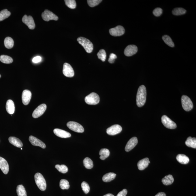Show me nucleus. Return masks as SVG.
Segmentation results:
<instances>
[{
  "mask_svg": "<svg viewBox=\"0 0 196 196\" xmlns=\"http://www.w3.org/2000/svg\"><path fill=\"white\" fill-rule=\"evenodd\" d=\"M146 88L144 85H141L138 88L136 96V103L138 107H141L144 105L146 101Z\"/></svg>",
  "mask_w": 196,
  "mask_h": 196,
  "instance_id": "f257e3e1",
  "label": "nucleus"
},
{
  "mask_svg": "<svg viewBox=\"0 0 196 196\" xmlns=\"http://www.w3.org/2000/svg\"><path fill=\"white\" fill-rule=\"evenodd\" d=\"M77 41L84 47L87 52L91 53L93 51V44L88 39L83 37H80L77 39Z\"/></svg>",
  "mask_w": 196,
  "mask_h": 196,
  "instance_id": "f03ea898",
  "label": "nucleus"
},
{
  "mask_svg": "<svg viewBox=\"0 0 196 196\" xmlns=\"http://www.w3.org/2000/svg\"><path fill=\"white\" fill-rule=\"evenodd\" d=\"M35 180L36 185L39 189L41 191H44L47 187L45 179L40 173H36L35 175Z\"/></svg>",
  "mask_w": 196,
  "mask_h": 196,
  "instance_id": "7ed1b4c3",
  "label": "nucleus"
},
{
  "mask_svg": "<svg viewBox=\"0 0 196 196\" xmlns=\"http://www.w3.org/2000/svg\"><path fill=\"white\" fill-rule=\"evenodd\" d=\"M100 97L97 94L92 92L85 97V101L87 104L95 105L100 102Z\"/></svg>",
  "mask_w": 196,
  "mask_h": 196,
  "instance_id": "20e7f679",
  "label": "nucleus"
},
{
  "mask_svg": "<svg viewBox=\"0 0 196 196\" xmlns=\"http://www.w3.org/2000/svg\"><path fill=\"white\" fill-rule=\"evenodd\" d=\"M182 106L184 110L187 112L192 110L193 104L192 101L189 97L183 95L181 97Z\"/></svg>",
  "mask_w": 196,
  "mask_h": 196,
  "instance_id": "39448f33",
  "label": "nucleus"
},
{
  "mask_svg": "<svg viewBox=\"0 0 196 196\" xmlns=\"http://www.w3.org/2000/svg\"><path fill=\"white\" fill-rule=\"evenodd\" d=\"M67 127L72 131L77 133H82L84 131V127L80 124L75 122L70 121L67 124Z\"/></svg>",
  "mask_w": 196,
  "mask_h": 196,
  "instance_id": "423d86ee",
  "label": "nucleus"
},
{
  "mask_svg": "<svg viewBox=\"0 0 196 196\" xmlns=\"http://www.w3.org/2000/svg\"><path fill=\"white\" fill-rule=\"evenodd\" d=\"M42 17L43 19L46 22H48L50 20L57 21L59 19L57 15L48 10H45L44 12L42 13Z\"/></svg>",
  "mask_w": 196,
  "mask_h": 196,
  "instance_id": "0eeeda50",
  "label": "nucleus"
},
{
  "mask_svg": "<svg viewBox=\"0 0 196 196\" xmlns=\"http://www.w3.org/2000/svg\"><path fill=\"white\" fill-rule=\"evenodd\" d=\"M161 120L162 124L166 128L169 129H175L176 128V123L171 120L167 116H162Z\"/></svg>",
  "mask_w": 196,
  "mask_h": 196,
  "instance_id": "6e6552de",
  "label": "nucleus"
},
{
  "mask_svg": "<svg viewBox=\"0 0 196 196\" xmlns=\"http://www.w3.org/2000/svg\"><path fill=\"white\" fill-rule=\"evenodd\" d=\"M110 34L113 36H120L124 35L125 32L124 28L121 26H118L109 30Z\"/></svg>",
  "mask_w": 196,
  "mask_h": 196,
  "instance_id": "1a4fd4ad",
  "label": "nucleus"
},
{
  "mask_svg": "<svg viewBox=\"0 0 196 196\" xmlns=\"http://www.w3.org/2000/svg\"><path fill=\"white\" fill-rule=\"evenodd\" d=\"M122 131V127L119 125H114L106 130V133L110 135H114L120 133Z\"/></svg>",
  "mask_w": 196,
  "mask_h": 196,
  "instance_id": "9d476101",
  "label": "nucleus"
},
{
  "mask_svg": "<svg viewBox=\"0 0 196 196\" xmlns=\"http://www.w3.org/2000/svg\"><path fill=\"white\" fill-rule=\"evenodd\" d=\"M47 109V105L45 104H42L38 106L34 110L33 113V117L35 118H37L44 114Z\"/></svg>",
  "mask_w": 196,
  "mask_h": 196,
  "instance_id": "9b49d317",
  "label": "nucleus"
},
{
  "mask_svg": "<svg viewBox=\"0 0 196 196\" xmlns=\"http://www.w3.org/2000/svg\"><path fill=\"white\" fill-rule=\"evenodd\" d=\"M22 22L26 24L29 29H33L35 27L34 20L31 16L24 15L22 19Z\"/></svg>",
  "mask_w": 196,
  "mask_h": 196,
  "instance_id": "f8f14e48",
  "label": "nucleus"
},
{
  "mask_svg": "<svg viewBox=\"0 0 196 196\" xmlns=\"http://www.w3.org/2000/svg\"><path fill=\"white\" fill-rule=\"evenodd\" d=\"M63 72L64 75L68 78H72L75 74L72 67L68 63H65L64 64Z\"/></svg>",
  "mask_w": 196,
  "mask_h": 196,
  "instance_id": "ddd939ff",
  "label": "nucleus"
},
{
  "mask_svg": "<svg viewBox=\"0 0 196 196\" xmlns=\"http://www.w3.org/2000/svg\"><path fill=\"white\" fill-rule=\"evenodd\" d=\"M138 51V48L134 45H130L126 48L124 50L125 55L127 56H131L135 54Z\"/></svg>",
  "mask_w": 196,
  "mask_h": 196,
  "instance_id": "4468645a",
  "label": "nucleus"
},
{
  "mask_svg": "<svg viewBox=\"0 0 196 196\" xmlns=\"http://www.w3.org/2000/svg\"><path fill=\"white\" fill-rule=\"evenodd\" d=\"M32 96L31 92L29 90L23 91L22 94V101L24 105H27L30 101Z\"/></svg>",
  "mask_w": 196,
  "mask_h": 196,
  "instance_id": "2eb2a0df",
  "label": "nucleus"
},
{
  "mask_svg": "<svg viewBox=\"0 0 196 196\" xmlns=\"http://www.w3.org/2000/svg\"><path fill=\"white\" fill-rule=\"evenodd\" d=\"M29 140L31 143L35 146H39L43 149H45L46 148L45 144L35 137L31 135L29 137Z\"/></svg>",
  "mask_w": 196,
  "mask_h": 196,
  "instance_id": "dca6fc26",
  "label": "nucleus"
},
{
  "mask_svg": "<svg viewBox=\"0 0 196 196\" xmlns=\"http://www.w3.org/2000/svg\"><path fill=\"white\" fill-rule=\"evenodd\" d=\"M138 139L136 137H132L128 141L125 147V150L127 152H129L132 150L138 144Z\"/></svg>",
  "mask_w": 196,
  "mask_h": 196,
  "instance_id": "f3484780",
  "label": "nucleus"
},
{
  "mask_svg": "<svg viewBox=\"0 0 196 196\" xmlns=\"http://www.w3.org/2000/svg\"><path fill=\"white\" fill-rule=\"evenodd\" d=\"M0 169L5 174H7L9 171V167L7 162L1 157H0Z\"/></svg>",
  "mask_w": 196,
  "mask_h": 196,
  "instance_id": "a211bd4d",
  "label": "nucleus"
},
{
  "mask_svg": "<svg viewBox=\"0 0 196 196\" xmlns=\"http://www.w3.org/2000/svg\"><path fill=\"white\" fill-rule=\"evenodd\" d=\"M54 132L57 137L62 138H69L71 137V134L67 132L64 130L55 129L54 130Z\"/></svg>",
  "mask_w": 196,
  "mask_h": 196,
  "instance_id": "6ab92c4d",
  "label": "nucleus"
},
{
  "mask_svg": "<svg viewBox=\"0 0 196 196\" xmlns=\"http://www.w3.org/2000/svg\"><path fill=\"white\" fill-rule=\"evenodd\" d=\"M150 163V161L148 158H146L141 159L137 163L138 169L140 170H144L148 167Z\"/></svg>",
  "mask_w": 196,
  "mask_h": 196,
  "instance_id": "aec40b11",
  "label": "nucleus"
},
{
  "mask_svg": "<svg viewBox=\"0 0 196 196\" xmlns=\"http://www.w3.org/2000/svg\"><path fill=\"white\" fill-rule=\"evenodd\" d=\"M10 143L12 144L14 146L19 148H22L23 146V144L22 141L19 138L14 137H10L8 138Z\"/></svg>",
  "mask_w": 196,
  "mask_h": 196,
  "instance_id": "412c9836",
  "label": "nucleus"
},
{
  "mask_svg": "<svg viewBox=\"0 0 196 196\" xmlns=\"http://www.w3.org/2000/svg\"><path fill=\"white\" fill-rule=\"evenodd\" d=\"M6 110L7 113L9 114H12L14 113L15 107L13 101L9 100L7 101Z\"/></svg>",
  "mask_w": 196,
  "mask_h": 196,
  "instance_id": "4be33fe9",
  "label": "nucleus"
},
{
  "mask_svg": "<svg viewBox=\"0 0 196 196\" xmlns=\"http://www.w3.org/2000/svg\"><path fill=\"white\" fill-rule=\"evenodd\" d=\"M176 159L178 161L182 164H187L190 161L188 157L183 154H179L176 156Z\"/></svg>",
  "mask_w": 196,
  "mask_h": 196,
  "instance_id": "5701e85b",
  "label": "nucleus"
},
{
  "mask_svg": "<svg viewBox=\"0 0 196 196\" xmlns=\"http://www.w3.org/2000/svg\"><path fill=\"white\" fill-rule=\"evenodd\" d=\"M174 181V179L171 175H169L165 176L162 179V182L163 184L166 186L170 185Z\"/></svg>",
  "mask_w": 196,
  "mask_h": 196,
  "instance_id": "b1692460",
  "label": "nucleus"
},
{
  "mask_svg": "<svg viewBox=\"0 0 196 196\" xmlns=\"http://www.w3.org/2000/svg\"><path fill=\"white\" fill-rule=\"evenodd\" d=\"M116 174L109 173L104 175L103 177V181L105 182H108L114 180L116 177Z\"/></svg>",
  "mask_w": 196,
  "mask_h": 196,
  "instance_id": "393cba45",
  "label": "nucleus"
},
{
  "mask_svg": "<svg viewBox=\"0 0 196 196\" xmlns=\"http://www.w3.org/2000/svg\"><path fill=\"white\" fill-rule=\"evenodd\" d=\"M185 144L187 146L190 148H196V138H192L191 137H189L185 142Z\"/></svg>",
  "mask_w": 196,
  "mask_h": 196,
  "instance_id": "a878e982",
  "label": "nucleus"
},
{
  "mask_svg": "<svg viewBox=\"0 0 196 196\" xmlns=\"http://www.w3.org/2000/svg\"><path fill=\"white\" fill-rule=\"evenodd\" d=\"M110 151L107 149H102L100 151L99 154L100 155V159L104 160L110 155Z\"/></svg>",
  "mask_w": 196,
  "mask_h": 196,
  "instance_id": "bb28decb",
  "label": "nucleus"
},
{
  "mask_svg": "<svg viewBox=\"0 0 196 196\" xmlns=\"http://www.w3.org/2000/svg\"><path fill=\"white\" fill-rule=\"evenodd\" d=\"M4 44L7 48H12L14 45V41L13 39L11 37H6L4 40Z\"/></svg>",
  "mask_w": 196,
  "mask_h": 196,
  "instance_id": "cd10ccee",
  "label": "nucleus"
},
{
  "mask_svg": "<svg viewBox=\"0 0 196 196\" xmlns=\"http://www.w3.org/2000/svg\"><path fill=\"white\" fill-rule=\"evenodd\" d=\"M16 192L18 196H27L26 190L22 185H19L17 186Z\"/></svg>",
  "mask_w": 196,
  "mask_h": 196,
  "instance_id": "c85d7f7f",
  "label": "nucleus"
},
{
  "mask_svg": "<svg viewBox=\"0 0 196 196\" xmlns=\"http://www.w3.org/2000/svg\"><path fill=\"white\" fill-rule=\"evenodd\" d=\"M0 61L3 63L11 64L13 62V59L9 56L2 55L0 56Z\"/></svg>",
  "mask_w": 196,
  "mask_h": 196,
  "instance_id": "c756f323",
  "label": "nucleus"
},
{
  "mask_svg": "<svg viewBox=\"0 0 196 196\" xmlns=\"http://www.w3.org/2000/svg\"><path fill=\"white\" fill-rule=\"evenodd\" d=\"M11 14V12L7 9H4L0 12V22L9 17Z\"/></svg>",
  "mask_w": 196,
  "mask_h": 196,
  "instance_id": "7c9ffc66",
  "label": "nucleus"
},
{
  "mask_svg": "<svg viewBox=\"0 0 196 196\" xmlns=\"http://www.w3.org/2000/svg\"><path fill=\"white\" fill-rule=\"evenodd\" d=\"M83 163L84 166L87 169H91L93 167V162L90 158H85L84 159Z\"/></svg>",
  "mask_w": 196,
  "mask_h": 196,
  "instance_id": "2f4dec72",
  "label": "nucleus"
},
{
  "mask_svg": "<svg viewBox=\"0 0 196 196\" xmlns=\"http://www.w3.org/2000/svg\"><path fill=\"white\" fill-rule=\"evenodd\" d=\"M162 39L168 46H170V47H174V43L173 40H172L171 37L168 35H165L162 36Z\"/></svg>",
  "mask_w": 196,
  "mask_h": 196,
  "instance_id": "473e14b6",
  "label": "nucleus"
},
{
  "mask_svg": "<svg viewBox=\"0 0 196 196\" xmlns=\"http://www.w3.org/2000/svg\"><path fill=\"white\" fill-rule=\"evenodd\" d=\"M60 187L61 189L68 190L70 187L69 183L68 180L62 179L61 180L60 182Z\"/></svg>",
  "mask_w": 196,
  "mask_h": 196,
  "instance_id": "72a5a7b5",
  "label": "nucleus"
},
{
  "mask_svg": "<svg viewBox=\"0 0 196 196\" xmlns=\"http://www.w3.org/2000/svg\"><path fill=\"white\" fill-rule=\"evenodd\" d=\"M186 12V10L182 8H174L172 12V13L174 15H180L185 14Z\"/></svg>",
  "mask_w": 196,
  "mask_h": 196,
  "instance_id": "f704fd0d",
  "label": "nucleus"
},
{
  "mask_svg": "<svg viewBox=\"0 0 196 196\" xmlns=\"http://www.w3.org/2000/svg\"><path fill=\"white\" fill-rule=\"evenodd\" d=\"M55 167L61 173L65 174L68 171V168L65 165H55Z\"/></svg>",
  "mask_w": 196,
  "mask_h": 196,
  "instance_id": "c9c22d12",
  "label": "nucleus"
},
{
  "mask_svg": "<svg viewBox=\"0 0 196 196\" xmlns=\"http://www.w3.org/2000/svg\"><path fill=\"white\" fill-rule=\"evenodd\" d=\"M98 58L100 59L102 61L104 62L105 61L106 57V54L105 51L103 49H101L99 51L97 54Z\"/></svg>",
  "mask_w": 196,
  "mask_h": 196,
  "instance_id": "e433bc0d",
  "label": "nucleus"
},
{
  "mask_svg": "<svg viewBox=\"0 0 196 196\" xmlns=\"http://www.w3.org/2000/svg\"><path fill=\"white\" fill-rule=\"evenodd\" d=\"M66 5L71 9H75L76 7V3L75 0H65Z\"/></svg>",
  "mask_w": 196,
  "mask_h": 196,
  "instance_id": "4c0bfd02",
  "label": "nucleus"
},
{
  "mask_svg": "<svg viewBox=\"0 0 196 196\" xmlns=\"http://www.w3.org/2000/svg\"><path fill=\"white\" fill-rule=\"evenodd\" d=\"M102 1L101 0H88L87 3L89 6L93 7L99 5Z\"/></svg>",
  "mask_w": 196,
  "mask_h": 196,
  "instance_id": "58836bf2",
  "label": "nucleus"
},
{
  "mask_svg": "<svg viewBox=\"0 0 196 196\" xmlns=\"http://www.w3.org/2000/svg\"><path fill=\"white\" fill-rule=\"evenodd\" d=\"M82 190L85 194H87L90 191V187L87 183L83 182L82 183Z\"/></svg>",
  "mask_w": 196,
  "mask_h": 196,
  "instance_id": "ea45409f",
  "label": "nucleus"
},
{
  "mask_svg": "<svg viewBox=\"0 0 196 196\" xmlns=\"http://www.w3.org/2000/svg\"><path fill=\"white\" fill-rule=\"evenodd\" d=\"M162 10L160 8H157L154 10L153 14L155 16H159L162 13Z\"/></svg>",
  "mask_w": 196,
  "mask_h": 196,
  "instance_id": "a19ab883",
  "label": "nucleus"
},
{
  "mask_svg": "<svg viewBox=\"0 0 196 196\" xmlns=\"http://www.w3.org/2000/svg\"><path fill=\"white\" fill-rule=\"evenodd\" d=\"M117 56L116 54L112 53L110 54V57L108 59V61L110 63L112 64L114 62L115 60L117 59Z\"/></svg>",
  "mask_w": 196,
  "mask_h": 196,
  "instance_id": "79ce46f5",
  "label": "nucleus"
},
{
  "mask_svg": "<svg viewBox=\"0 0 196 196\" xmlns=\"http://www.w3.org/2000/svg\"><path fill=\"white\" fill-rule=\"evenodd\" d=\"M42 57L40 56H37L35 57L33 59V62L35 63H37L40 62L42 61Z\"/></svg>",
  "mask_w": 196,
  "mask_h": 196,
  "instance_id": "37998d69",
  "label": "nucleus"
},
{
  "mask_svg": "<svg viewBox=\"0 0 196 196\" xmlns=\"http://www.w3.org/2000/svg\"><path fill=\"white\" fill-rule=\"evenodd\" d=\"M127 191L126 189H124L122 191L120 192L117 194V196H126L127 195Z\"/></svg>",
  "mask_w": 196,
  "mask_h": 196,
  "instance_id": "c03bdc74",
  "label": "nucleus"
},
{
  "mask_svg": "<svg viewBox=\"0 0 196 196\" xmlns=\"http://www.w3.org/2000/svg\"><path fill=\"white\" fill-rule=\"evenodd\" d=\"M155 196H166V195L165 193L160 192L158 193Z\"/></svg>",
  "mask_w": 196,
  "mask_h": 196,
  "instance_id": "a18cd8bd",
  "label": "nucleus"
},
{
  "mask_svg": "<svg viewBox=\"0 0 196 196\" xmlns=\"http://www.w3.org/2000/svg\"><path fill=\"white\" fill-rule=\"evenodd\" d=\"M103 196H114L112 194H106V195H103Z\"/></svg>",
  "mask_w": 196,
  "mask_h": 196,
  "instance_id": "49530a36",
  "label": "nucleus"
},
{
  "mask_svg": "<svg viewBox=\"0 0 196 196\" xmlns=\"http://www.w3.org/2000/svg\"><path fill=\"white\" fill-rule=\"evenodd\" d=\"M1 75H0V78H1Z\"/></svg>",
  "mask_w": 196,
  "mask_h": 196,
  "instance_id": "de8ad7c7",
  "label": "nucleus"
},
{
  "mask_svg": "<svg viewBox=\"0 0 196 196\" xmlns=\"http://www.w3.org/2000/svg\"><path fill=\"white\" fill-rule=\"evenodd\" d=\"M21 149L22 150L23 149H22V148H21Z\"/></svg>",
  "mask_w": 196,
  "mask_h": 196,
  "instance_id": "09e8293b",
  "label": "nucleus"
}]
</instances>
